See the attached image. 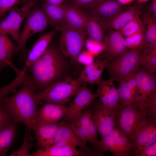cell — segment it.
I'll list each match as a JSON object with an SVG mask.
<instances>
[{
  "label": "cell",
  "instance_id": "cell-36",
  "mask_svg": "<svg viewBox=\"0 0 156 156\" xmlns=\"http://www.w3.org/2000/svg\"><path fill=\"white\" fill-rule=\"evenodd\" d=\"M101 0H71V3L85 11Z\"/></svg>",
  "mask_w": 156,
  "mask_h": 156
},
{
  "label": "cell",
  "instance_id": "cell-2",
  "mask_svg": "<svg viewBox=\"0 0 156 156\" xmlns=\"http://www.w3.org/2000/svg\"><path fill=\"white\" fill-rule=\"evenodd\" d=\"M20 88L13 95L0 101V105L15 121L22 122L26 130H32L36 125L37 106L42 100L36 93L30 75L26 74Z\"/></svg>",
  "mask_w": 156,
  "mask_h": 156
},
{
  "label": "cell",
  "instance_id": "cell-41",
  "mask_svg": "<svg viewBox=\"0 0 156 156\" xmlns=\"http://www.w3.org/2000/svg\"><path fill=\"white\" fill-rule=\"evenodd\" d=\"M148 10L156 18V0H152Z\"/></svg>",
  "mask_w": 156,
  "mask_h": 156
},
{
  "label": "cell",
  "instance_id": "cell-33",
  "mask_svg": "<svg viewBox=\"0 0 156 156\" xmlns=\"http://www.w3.org/2000/svg\"><path fill=\"white\" fill-rule=\"evenodd\" d=\"M140 16L135 18L118 31L123 36L127 37L140 30H145Z\"/></svg>",
  "mask_w": 156,
  "mask_h": 156
},
{
  "label": "cell",
  "instance_id": "cell-26",
  "mask_svg": "<svg viewBox=\"0 0 156 156\" xmlns=\"http://www.w3.org/2000/svg\"><path fill=\"white\" fill-rule=\"evenodd\" d=\"M141 19L146 29L144 40L139 47L142 49H152L156 47V20L148 10L143 11Z\"/></svg>",
  "mask_w": 156,
  "mask_h": 156
},
{
  "label": "cell",
  "instance_id": "cell-19",
  "mask_svg": "<svg viewBox=\"0 0 156 156\" xmlns=\"http://www.w3.org/2000/svg\"><path fill=\"white\" fill-rule=\"evenodd\" d=\"M111 58L106 55L102 58H98L95 61L86 66L80 72L78 77L85 83L93 85L98 84L107 64Z\"/></svg>",
  "mask_w": 156,
  "mask_h": 156
},
{
  "label": "cell",
  "instance_id": "cell-27",
  "mask_svg": "<svg viewBox=\"0 0 156 156\" xmlns=\"http://www.w3.org/2000/svg\"><path fill=\"white\" fill-rule=\"evenodd\" d=\"M64 5L66 22L86 31L88 22L86 13L71 3Z\"/></svg>",
  "mask_w": 156,
  "mask_h": 156
},
{
  "label": "cell",
  "instance_id": "cell-40",
  "mask_svg": "<svg viewBox=\"0 0 156 156\" xmlns=\"http://www.w3.org/2000/svg\"><path fill=\"white\" fill-rule=\"evenodd\" d=\"M12 119L0 105V127Z\"/></svg>",
  "mask_w": 156,
  "mask_h": 156
},
{
  "label": "cell",
  "instance_id": "cell-4",
  "mask_svg": "<svg viewBox=\"0 0 156 156\" xmlns=\"http://www.w3.org/2000/svg\"><path fill=\"white\" fill-rule=\"evenodd\" d=\"M135 104L145 111L156 110V76L138 66L135 71Z\"/></svg>",
  "mask_w": 156,
  "mask_h": 156
},
{
  "label": "cell",
  "instance_id": "cell-7",
  "mask_svg": "<svg viewBox=\"0 0 156 156\" xmlns=\"http://www.w3.org/2000/svg\"><path fill=\"white\" fill-rule=\"evenodd\" d=\"M84 82L78 77L68 75L44 91L43 100L47 102L65 105L78 93Z\"/></svg>",
  "mask_w": 156,
  "mask_h": 156
},
{
  "label": "cell",
  "instance_id": "cell-3",
  "mask_svg": "<svg viewBox=\"0 0 156 156\" xmlns=\"http://www.w3.org/2000/svg\"><path fill=\"white\" fill-rule=\"evenodd\" d=\"M61 33L59 49L73 66H78V57L83 50L87 36L86 32L66 22L59 26Z\"/></svg>",
  "mask_w": 156,
  "mask_h": 156
},
{
  "label": "cell",
  "instance_id": "cell-15",
  "mask_svg": "<svg viewBox=\"0 0 156 156\" xmlns=\"http://www.w3.org/2000/svg\"><path fill=\"white\" fill-rule=\"evenodd\" d=\"M106 55L113 60L124 54L129 49L125 38L118 31L108 29L103 45Z\"/></svg>",
  "mask_w": 156,
  "mask_h": 156
},
{
  "label": "cell",
  "instance_id": "cell-10",
  "mask_svg": "<svg viewBox=\"0 0 156 156\" xmlns=\"http://www.w3.org/2000/svg\"><path fill=\"white\" fill-rule=\"evenodd\" d=\"M62 122L55 137L54 144L79 147L89 156L103 155L105 152L91 148L87 145L84 139L76 130L72 123Z\"/></svg>",
  "mask_w": 156,
  "mask_h": 156
},
{
  "label": "cell",
  "instance_id": "cell-9",
  "mask_svg": "<svg viewBox=\"0 0 156 156\" xmlns=\"http://www.w3.org/2000/svg\"><path fill=\"white\" fill-rule=\"evenodd\" d=\"M146 111L134 104L119 107L115 110V127L127 137L129 141L136 125Z\"/></svg>",
  "mask_w": 156,
  "mask_h": 156
},
{
  "label": "cell",
  "instance_id": "cell-8",
  "mask_svg": "<svg viewBox=\"0 0 156 156\" xmlns=\"http://www.w3.org/2000/svg\"><path fill=\"white\" fill-rule=\"evenodd\" d=\"M25 18V24L20 33L17 46L18 51L21 52L25 61L27 58L26 44L27 40L33 35L44 31L49 24L47 18L41 8L31 9Z\"/></svg>",
  "mask_w": 156,
  "mask_h": 156
},
{
  "label": "cell",
  "instance_id": "cell-18",
  "mask_svg": "<svg viewBox=\"0 0 156 156\" xmlns=\"http://www.w3.org/2000/svg\"><path fill=\"white\" fill-rule=\"evenodd\" d=\"M86 13L88 16L86 32L89 39L103 46L109 21Z\"/></svg>",
  "mask_w": 156,
  "mask_h": 156
},
{
  "label": "cell",
  "instance_id": "cell-29",
  "mask_svg": "<svg viewBox=\"0 0 156 156\" xmlns=\"http://www.w3.org/2000/svg\"><path fill=\"white\" fill-rule=\"evenodd\" d=\"M72 123L84 127L96 142L97 147L100 140L98 138L99 133L94 121L93 112L91 104L84 109Z\"/></svg>",
  "mask_w": 156,
  "mask_h": 156
},
{
  "label": "cell",
  "instance_id": "cell-1",
  "mask_svg": "<svg viewBox=\"0 0 156 156\" xmlns=\"http://www.w3.org/2000/svg\"><path fill=\"white\" fill-rule=\"evenodd\" d=\"M72 65L59 47L51 42L41 57L28 68L37 93L44 91L69 75L68 73Z\"/></svg>",
  "mask_w": 156,
  "mask_h": 156
},
{
  "label": "cell",
  "instance_id": "cell-44",
  "mask_svg": "<svg viewBox=\"0 0 156 156\" xmlns=\"http://www.w3.org/2000/svg\"><path fill=\"white\" fill-rule=\"evenodd\" d=\"M149 0H137L138 4L145 3Z\"/></svg>",
  "mask_w": 156,
  "mask_h": 156
},
{
  "label": "cell",
  "instance_id": "cell-23",
  "mask_svg": "<svg viewBox=\"0 0 156 156\" xmlns=\"http://www.w3.org/2000/svg\"><path fill=\"white\" fill-rule=\"evenodd\" d=\"M135 71L119 83L117 90L119 107L135 104L136 85Z\"/></svg>",
  "mask_w": 156,
  "mask_h": 156
},
{
  "label": "cell",
  "instance_id": "cell-28",
  "mask_svg": "<svg viewBox=\"0 0 156 156\" xmlns=\"http://www.w3.org/2000/svg\"><path fill=\"white\" fill-rule=\"evenodd\" d=\"M18 122L13 119L0 127V156H5L16 134Z\"/></svg>",
  "mask_w": 156,
  "mask_h": 156
},
{
  "label": "cell",
  "instance_id": "cell-39",
  "mask_svg": "<svg viewBox=\"0 0 156 156\" xmlns=\"http://www.w3.org/2000/svg\"><path fill=\"white\" fill-rule=\"evenodd\" d=\"M156 141L151 144L145 147L138 156H156Z\"/></svg>",
  "mask_w": 156,
  "mask_h": 156
},
{
  "label": "cell",
  "instance_id": "cell-6",
  "mask_svg": "<svg viewBox=\"0 0 156 156\" xmlns=\"http://www.w3.org/2000/svg\"><path fill=\"white\" fill-rule=\"evenodd\" d=\"M156 141V113L145 111L130 140L131 156H138L143 148Z\"/></svg>",
  "mask_w": 156,
  "mask_h": 156
},
{
  "label": "cell",
  "instance_id": "cell-38",
  "mask_svg": "<svg viewBox=\"0 0 156 156\" xmlns=\"http://www.w3.org/2000/svg\"><path fill=\"white\" fill-rule=\"evenodd\" d=\"M92 56V54L88 51H83L78 57V62L79 64L87 66L93 62Z\"/></svg>",
  "mask_w": 156,
  "mask_h": 156
},
{
  "label": "cell",
  "instance_id": "cell-35",
  "mask_svg": "<svg viewBox=\"0 0 156 156\" xmlns=\"http://www.w3.org/2000/svg\"><path fill=\"white\" fill-rule=\"evenodd\" d=\"M145 30H142L126 37L125 39L129 49L139 47L142 42L144 36Z\"/></svg>",
  "mask_w": 156,
  "mask_h": 156
},
{
  "label": "cell",
  "instance_id": "cell-30",
  "mask_svg": "<svg viewBox=\"0 0 156 156\" xmlns=\"http://www.w3.org/2000/svg\"><path fill=\"white\" fill-rule=\"evenodd\" d=\"M141 5L138 4L122 11L109 21L108 29L118 31L136 17L140 16L142 12Z\"/></svg>",
  "mask_w": 156,
  "mask_h": 156
},
{
  "label": "cell",
  "instance_id": "cell-37",
  "mask_svg": "<svg viewBox=\"0 0 156 156\" xmlns=\"http://www.w3.org/2000/svg\"><path fill=\"white\" fill-rule=\"evenodd\" d=\"M17 0H0V20L6 12L16 3Z\"/></svg>",
  "mask_w": 156,
  "mask_h": 156
},
{
  "label": "cell",
  "instance_id": "cell-5",
  "mask_svg": "<svg viewBox=\"0 0 156 156\" xmlns=\"http://www.w3.org/2000/svg\"><path fill=\"white\" fill-rule=\"evenodd\" d=\"M144 53V49L139 47L129 49L120 57L109 62L105 68L110 76V79L119 83L140 65Z\"/></svg>",
  "mask_w": 156,
  "mask_h": 156
},
{
  "label": "cell",
  "instance_id": "cell-16",
  "mask_svg": "<svg viewBox=\"0 0 156 156\" xmlns=\"http://www.w3.org/2000/svg\"><path fill=\"white\" fill-rule=\"evenodd\" d=\"M68 107L50 103L38 108L36 120V125L53 123L62 120L66 115Z\"/></svg>",
  "mask_w": 156,
  "mask_h": 156
},
{
  "label": "cell",
  "instance_id": "cell-22",
  "mask_svg": "<svg viewBox=\"0 0 156 156\" xmlns=\"http://www.w3.org/2000/svg\"><path fill=\"white\" fill-rule=\"evenodd\" d=\"M124 8L116 0H101L84 11L109 21Z\"/></svg>",
  "mask_w": 156,
  "mask_h": 156
},
{
  "label": "cell",
  "instance_id": "cell-25",
  "mask_svg": "<svg viewBox=\"0 0 156 156\" xmlns=\"http://www.w3.org/2000/svg\"><path fill=\"white\" fill-rule=\"evenodd\" d=\"M72 146L55 144L45 148L38 149L30 156H89L86 153Z\"/></svg>",
  "mask_w": 156,
  "mask_h": 156
},
{
  "label": "cell",
  "instance_id": "cell-43",
  "mask_svg": "<svg viewBox=\"0 0 156 156\" xmlns=\"http://www.w3.org/2000/svg\"><path fill=\"white\" fill-rule=\"evenodd\" d=\"M122 5H125L129 4L134 0H116Z\"/></svg>",
  "mask_w": 156,
  "mask_h": 156
},
{
  "label": "cell",
  "instance_id": "cell-17",
  "mask_svg": "<svg viewBox=\"0 0 156 156\" xmlns=\"http://www.w3.org/2000/svg\"><path fill=\"white\" fill-rule=\"evenodd\" d=\"M62 122L37 125L33 129L38 149L47 148L54 144L55 137Z\"/></svg>",
  "mask_w": 156,
  "mask_h": 156
},
{
  "label": "cell",
  "instance_id": "cell-14",
  "mask_svg": "<svg viewBox=\"0 0 156 156\" xmlns=\"http://www.w3.org/2000/svg\"><path fill=\"white\" fill-rule=\"evenodd\" d=\"M98 97L96 92L92 93L84 83L71 102H70L68 112L62 122L72 123L79 115L90 105Z\"/></svg>",
  "mask_w": 156,
  "mask_h": 156
},
{
  "label": "cell",
  "instance_id": "cell-42",
  "mask_svg": "<svg viewBox=\"0 0 156 156\" xmlns=\"http://www.w3.org/2000/svg\"><path fill=\"white\" fill-rule=\"evenodd\" d=\"M45 3L55 5H60L65 0H42Z\"/></svg>",
  "mask_w": 156,
  "mask_h": 156
},
{
  "label": "cell",
  "instance_id": "cell-24",
  "mask_svg": "<svg viewBox=\"0 0 156 156\" xmlns=\"http://www.w3.org/2000/svg\"><path fill=\"white\" fill-rule=\"evenodd\" d=\"M18 51L17 46L12 42L6 34H0V70L10 66L17 73L21 70L16 68L12 62V58Z\"/></svg>",
  "mask_w": 156,
  "mask_h": 156
},
{
  "label": "cell",
  "instance_id": "cell-31",
  "mask_svg": "<svg viewBox=\"0 0 156 156\" xmlns=\"http://www.w3.org/2000/svg\"><path fill=\"white\" fill-rule=\"evenodd\" d=\"M41 8L47 18L49 24L56 27L66 22L64 4L55 5L44 3Z\"/></svg>",
  "mask_w": 156,
  "mask_h": 156
},
{
  "label": "cell",
  "instance_id": "cell-32",
  "mask_svg": "<svg viewBox=\"0 0 156 156\" xmlns=\"http://www.w3.org/2000/svg\"><path fill=\"white\" fill-rule=\"evenodd\" d=\"M140 66L151 73H156V47L152 49H145L144 57Z\"/></svg>",
  "mask_w": 156,
  "mask_h": 156
},
{
  "label": "cell",
  "instance_id": "cell-13",
  "mask_svg": "<svg viewBox=\"0 0 156 156\" xmlns=\"http://www.w3.org/2000/svg\"><path fill=\"white\" fill-rule=\"evenodd\" d=\"M91 105L93 112L94 121L102 138L115 128V110L105 107L99 100H94Z\"/></svg>",
  "mask_w": 156,
  "mask_h": 156
},
{
  "label": "cell",
  "instance_id": "cell-34",
  "mask_svg": "<svg viewBox=\"0 0 156 156\" xmlns=\"http://www.w3.org/2000/svg\"><path fill=\"white\" fill-rule=\"evenodd\" d=\"M33 138L26 131L23 142L21 147L17 150L13 151L10 155L12 156H30V150L33 146Z\"/></svg>",
  "mask_w": 156,
  "mask_h": 156
},
{
  "label": "cell",
  "instance_id": "cell-20",
  "mask_svg": "<svg viewBox=\"0 0 156 156\" xmlns=\"http://www.w3.org/2000/svg\"><path fill=\"white\" fill-rule=\"evenodd\" d=\"M113 81L109 79L104 80L102 79L99 84L96 92L101 103L109 108L116 109L119 107V96Z\"/></svg>",
  "mask_w": 156,
  "mask_h": 156
},
{
  "label": "cell",
  "instance_id": "cell-12",
  "mask_svg": "<svg viewBox=\"0 0 156 156\" xmlns=\"http://www.w3.org/2000/svg\"><path fill=\"white\" fill-rule=\"evenodd\" d=\"M36 2V0H31L21 8L12 10L6 18L0 23V34L10 35L18 43L23 20Z\"/></svg>",
  "mask_w": 156,
  "mask_h": 156
},
{
  "label": "cell",
  "instance_id": "cell-11",
  "mask_svg": "<svg viewBox=\"0 0 156 156\" xmlns=\"http://www.w3.org/2000/svg\"><path fill=\"white\" fill-rule=\"evenodd\" d=\"M97 149L110 152L114 156H131V146L128 139L115 128L109 134L101 138Z\"/></svg>",
  "mask_w": 156,
  "mask_h": 156
},
{
  "label": "cell",
  "instance_id": "cell-21",
  "mask_svg": "<svg viewBox=\"0 0 156 156\" xmlns=\"http://www.w3.org/2000/svg\"><path fill=\"white\" fill-rule=\"evenodd\" d=\"M59 30V27H56L53 30L41 35L36 41L26 58L25 65L21 70L26 73L29 67L38 60L45 52L51 42L52 38Z\"/></svg>",
  "mask_w": 156,
  "mask_h": 156
}]
</instances>
